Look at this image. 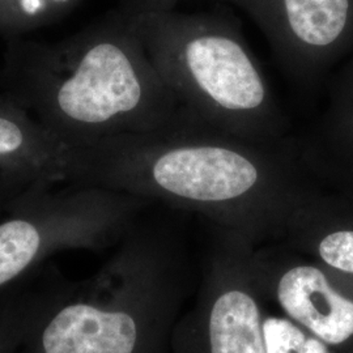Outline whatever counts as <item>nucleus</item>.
Wrapping results in <instances>:
<instances>
[{
  "instance_id": "9b49d317",
  "label": "nucleus",
  "mask_w": 353,
  "mask_h": 353,
  "mask_svg": "<svg viewBox=\"0 0 353 353\" xmlns=\"http://www.w3.org/2000/svg\"><path fill=\"white\" fill-rule=\"evenodd\" d=\"M33 321L26 305L11 297H0V353H16Z\"/></svg>"
},
{
  "instance_id": "f8f14e48",
  "label": "nucleus",
  "mask_w": 353,
  "mask_h": 353,
  "mask_svg": "<svg viewBox=\"0 0 353 353\" xmlns=\"http://www.w3.org/2000/svg\"><path fill=\"white\" fill-rule=\"evenodd\" d=\"M318 252L327 265L353 274V230H338L319 242Z\"/></svg>"
},
{
  "instance_id": "1a4fd4ad",
  "label": "nucleus",
  "mask_w": 353,
  "mask_h": 353,
  "mask_svg": "<svg viewBox=\"0 0 353 353\" xmlns=\"http://www.w3.org/2000/svg\"><path fill=\"white\" fill-rule=\"evenodd\" d=\"M77 0H0V34L17 37L45 26Z\"/></svg>"
},
{
  "instance_id": "7ed1b4c3",
  "label": "nucleus",
  "mask_w": 353,
  "mask_h": 353,
  "mask_svg": "<svg viewBox=\"0 0 353 353\" xmlns=\"http://www.w3.org/2000/svg\"><path fill=\"white\" fill-rule=\"evenodd\" d=\"M130 17L157 72L198 123L242 139L284 143V115L232 20L173 10Z\"/></svg>"
},
{
  "instance_id": "20e7f679",
  "label": "nucleus",
  "mask_w": 353,
  "mask_h": 353,
  "mask_svg": "<svg viewBox=\"0 0 353 353\" xmlns=\"http://www.w3.org/2000/svg\"><path fill=\"white\" fill-rule=\"evenodd\" d=\"M137 204L126 192L74 182L26 190L0 217V290L55 254L97 249L122 229Z\"/></svg>"
},
{
  "instance_id": "ddd939ff",
  "label": "nucleus",
  "mask_w": 353,
  "mask_h": 353,
  "mask_svg": "<svg viewBox=\"0 0 353 353\" xmlns=\"http://www.w3.org/2000/svg\"><path fill=\"white\" fill-rule=\"evenodd\" d=\"M178 0H119L118 10L127 16L172 11Z\"/></svg>"
},
{
  "instance_id": "f257e3e1",
  "label": "nucleus",
  "mask_w": 353,
  "mask_h": 353,
  "mask_svg": "<svg viewBox=\"0 0 353 353\" xmlns=\"http://www.w3.org/2000/svg\"><path fill=\"white\" fill-rule=\"evenodd\" d=\"M1 81L8 97L75 150L198 123L157 72L131 17L118 8L55 42L11 38Z\"/></svg>"
},
{
  "instance_id": "f03ea898",
  "label": "nucleus",
  "mask_w": 353,
  "mask_h": 353,
  "mask_svg": "<svg viewBox=\"0 0 353 353\" xmlns=\"http://www.w3.org/2000/svg\"><path fill=\"white\" fill-rule=\"evenodd\" d=\"M296 152L201 123L102 140L77 150L74 183L210 207L233 205L285 186Z\"/></svg>"
},
{
  "instance_id": "4468645a",
  "label": "nucleus",
  "mask_w": 353,
  "mask_h": 353,
  "mask_svg": "<svg viewBox=\"0 0 353 353\" xmlns=\"http://www.w3.org/2000/svg\"><path fill=\"white\" fill-rule=\"evenodd\" d=\"M42 185V183H39ZM36 186L17 176L0 174V217L8 210L13 199L26 190Z\"/></svg>"
},
{
  "instance_id": "39448f33",
  "label": "nucleus",
  "mask_w": 353,
  "mask_h": 353,
  "mask_svg": "<svg viewBox=\"0 0 353 353\" xmlns=\"http://www.w3.org/2000/svg\"><path fill=\"white\" fill-rule=\"evenodd\" d=\"M250 14L281 63L305 72L353 28V0H228Z\"/></svg>"
},
{
  "instance_id": "9d476101",
  "label": "nucleus",
  "mask_w": 353,
  "mask_h": 353,
  "mask_svg": "<svg viewBox=\"0 0 353 353\" xmlns=\"http://www.w3.org/2000/svg\"><path fill=\"white\" fill-rule=\"evenodd\" d=\"M265 353H328L322 341L306 338L292 322L268 318L263 323Z\"/></svg>"
},
{
  "instance_id": "6e6552de",
  "label": "nucleus",
  "mask_w": 353,
  "mask_h": 353,
  "mask_svg": "<svg viewBox=\"0 0 353 353\" xmlns=\"http://www.w3.org/2000/svg\"><path fill=\"white\" fill-rule=\"evenodd\" d=\"M210 339L212 353H265L259 310L250 296L230 290L216 301Z\"/></svg>"
},
{
  "instance_id": "423d86ee",
  "label": "nucleus",
  "mask_w": 353,
  "mask_h": 353,
  "mask_svg": "<svg viewBox=\"0 0 353 353\" xmlns=\"http://www.w3.org/2000/svg\"><path fill=\"white\" fill-rule=\"evenodd\" d=\"M77 150L54 137L6 93L0 94V174L29 183L74 182Z\"/></svg>"
},
{
  "instance_id": "0eeeda50",
  "label": "nucleus",
  "mask_w": 353,
  "mask_h": 353,
  "mask_svg": "<svg viewBox=\"0 0 353 353\" xmlns=\"http://www.w3.org/2000/svg\"><path fill=\"white\" fill-rule=\"evenodd\" d=\"M279 301L293 319L331 344L353 335V303L332 290L316 267L300 265L280 280Z\"/></svg>"
}]
</instances>
